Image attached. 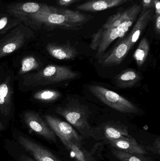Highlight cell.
Segmentation results:
<instances>
[{"instance_id": "obj_4", "label": "cell", "mask_w": 160, "mask_h": 161, "mask_svg": "<svg viewBox=\"0 0 160 161\" xmlns=\"http://www.w3.org/2000/svg\"><path fill=\"white\" fill-rule=\"evenodd\" d=\"M78 75V73L67 66L49 65L28 76L26 80L30 85H48L75 79Z\"/></svg>"}, {"instance_id": "obj_15", "label": "cell", "mask_w": 160, "mask_h": 161, "mask_svg": "<svg viewBox=\"0 0 160 161\" xmlns=\"http://www.w3.org/2000/svg\"><path fill=\"white\" fill-rule=\"evenodd\" d=\"M46 49L51 56L59 60H73L78 55L77 49L70 44H49Z\"/></svg>"}, {"instance_id": "obj_27", "label": "cell", "mask_w": 160, "mask_h": 161, "mask_svg": "<svg viewBox=\"0 0 160 161\" xmlns=\"http://www.w3.org/2000/svg\"><path fill=\"white\" fill-rule=\"evenodd\" d=\"M58 4L60 5L67 6L73 3L78 0H57Z\"/></svg>"}, {"instance_id": "obj_23", "label": "cell", "mask_w": 160, "mask_h": 161, "mask_svg": "<svg viewBox=\"0 0 160 161\" xmlns=\"http://www.w3.org/2000/svg\"><path fill=\"white\" fill-rule=\"evenodd\" d=\"M39 63L34 57L28 56L23 58L21 61L19 73L21 75L27 73L31 71L38 69Z\"/></svg>"}, {"instance_id": "obj_28", "label": "cell", "mask_w": 160, "mask_h": 161, "mask_svg": "<svg viewBox=\"0 0 160 161\" xmlns=\"http://www.w3.org/2000/svg\"><path fill=\"white\" fill-rule=\"evenodd\" d=\"M154 9L155 11V14L160 15V0H156L154 3Z\"/></svg>"}, {"instance_id": "obj_11", "label": "cell", "mask_w": 160, "mask_h": 161, "mask_svg": "<svg viewBox=\"0 0 160 161\" xmlns=\"http://www.w3.org/2000/svg\"><path fill=\"white\" fill-rule=\"evenodd\" d=\"M27 40V36L19 31H14L0 41V58L20 48Z\"/></svg>"}, {"instance_id": "obj_25", "label": "cell", "mask_w": 160, "mask_h": 161, "mask_svg": "<svg viewBox=\"0 0 160 161\" xmlns=\"http://www.w3.org/2000/svg\"><path fill=\"white\" fill-rule=\"evenodd\" d=\"M155 1L156 0H142V11H145L149 8H154Z\"/></svg>"}, {"instance_id": "obj_22", "label": "cell", "mask_w": 160, "mask_h": 161, "mask_svg": "<svg viewBox=\"0 0 160 161\" xmlns=\"http://www.w3.org/2000/svg\"><path fill=\"white\" fill-rule=\"evenodd\" d=\"M58 91L53 90H44L39 91L34 94V98L39 101L52 102L55 101L61 97Z\"/></svg>"}, {"instance_id": "obj_12", "label": "cell", "mask_w": 160, "mask_h": 161, "mask_svg": "<svg viewBox=\"0 0 160 161\" xmlns=\"http://www.w3.org/2000/svg\"><path fill=\"white\" fill-rule=\"evenodd\" d=\"M110 144L112 147L132 154L145 155L147 154L145 147L137 143L134 138L131 136L122 137L117 140L104 141Z\"/></svg>"}, {"instance_id": "obj_19", "label": "cell", "mask_w": 160, "mask_h": 161, "mask_svg": "<svg viewBox=\"0 0 160 161\" xmlns=\"http://www.w3.org/2000/svg\"><path fill=\"white\" fill-rule=\"evenodd\" d=\"M63 144L70 152L71 156L77 161H96L92 154L82 147H80L65 139H60Z\"/></svg>"}, {"instance_id": "obj_13", "label": "cell", "mask_w": 160, "mask_h": 161, "mask_svg": "<svg viewBox=\"0 0 160 161\" xmlns=\"http://www.w3.org/2000/svg\"><path fill=\"white\" fill-rule=\"evenodd\" d=\"M130 0H90L76 7L79 11L96 12L106 10L127 3Z\"/></svg>"}, {"instance_id": "obj_16", "label": "cell", "mask_w": 160, "mask_h": 161, "mask_svg": "<svg viewBox=\"0 0 160 161\" xmlns=\"http://www.w3.org/2000/svg\"><path fill=\"white\" fill-rule=\"evenodd\" d=\"M12 89L9 78L0 85V113L8 116L12 109Z\"/></svg>"}, {"instance_id": "obj_5", "label": "cell", "mask_w": 160, "mask_h": 161, "mask_svg": "<svg viewBox=\"0 0 160 161\" xmlns=\"http://www.w3.org/2000/svg\"><path fill=\"white\" fill-rule=\"evenodd\" d=\"M89 90L102 103L117 111L126 114L139 113V109L134 104L116 92L99 85H91Z\"/></svg>"}, {"instance_id": "obj_20", "label": "cell", "mask_w": 160, "mask_h": 161, "mask_svg": "<svg viewBox=\"0 0 160 161\" xmlns=\"http://www.w3.org/2000/svg\"><path fill=\"white\" fill-rule=\"evenodd\" d=\"M150 51L149 41L146 37L143 38L135 50L133 57L137 66L142 67L146 60Z\"/></svg>"}, {"instance_id": "obj_1", "label": "cell", "mask_w": 160, "mask_h": 161, "mask_svg": "<svg viewBox=\"0 0 160 161\" xmlns=\"http://www.w3.org/2000/svg\"><path fill=\"white\" fill-rule=\"evenodd\" d=\"M37 24L67 30L81 28L93 16L78 10L60 8L42 4L37 12L27 17Z\"/></svg>"}, {"instance_id": "obj_18", "label": "cell", "mask_w": 160, "mask_h": 161, "mask_svg": "<svg viewBox=\"0 0 160 161\" xmlns=\"http://www.w3.org/2000/svg\"><path fill=\"white\" fill-rule=\"evenodd\" d=\"M41 4L33 2L21 3L11 5L8 8V12L20 18H26L30 15L37 12Z\"/></svg>"}, {"instance_id": "obj_9", "label": "cell", "mask_w": 160, "mask_h": 161, "mask_svg": "<svg viewBox=\"0 0 160 161\" xmlns=\"http://www.w3.org/2000/svg\"><path fill=\"white\" fill-rule=\"evenodd\" d=\"M130 44L127 37L121 41L111 52L99 58L100 64L104 67L116 66L122 63L130 51Z\"/></svg>"}, {"instance_id": "obj_17", "label": "cell", "mask_w": 160, "mask_h": 161, "mask_svg": "<svg viewBox=\"0 0 160 161\" xmlns=\"http://www.w3.org/2000/svg\"><path fill=\"white\" fill-rule=\"evenodd\" d=\"M141 79V76L138 71L132 69L122 71L115 78L116 85L122 89H127L133 87Z\"/></svg>"}, {"instance_id": "obj_10", "label": "cell", "mask_w": 160, "mask_h": 161, "mask_svg": "<svg viewBox=\"0 0 160 161\" xmlns=\"http://www.w3.org/2000/svg\"><path fill=\"white\" fill-rule=\"evenodd\" d=\"M18 141L20 145L34 157L35 160L61 161L50 151L29 138L19 136Z\"/></svg>"}, {"instance_id": "obj_24", "label": "cell", "mask_w": 160, "mask_h": 161, "mask_svg": "<svg viewBox=\"0 0 160 161\" xmlns=\"http://www.w3.org/2000/svg\"><path fill=\"white\" fill-rule=\"evenodd\" d=\"M154 20V28L155 33L158 36H159L160 34V15L154 14L153 16Z\"/></svg>"}, {"instance_id": "obj_8", "label": "cell", "mask_w": 160, "mask_h": 161, "mask_svg": "<svg viewBox=\"0 0 160 161\" xmlns=\"http://www.w3.org/2000/svg\"><path fill=\"white\" fill-rule=\"evenodd\" d=\"M23 118L25 124L31 131L49 142H56V135L38 114L34 112H26Z\"/></svg>"}, {"instance_id": "obj_7", "label": "cell", "mask_w": 160, "mask_h": 161, "mask_svg": "<svg viewBox=\"0 0 160 161\" xmlns=\"http://www.w3.org/2000/svg\"><path fill=\"white\" fill-rule=\"evenodd\" d=\"M129 137L128 127L120 122H110L103 123L99 126L93 128L91 137L97 141L117 140L123 137Z\"/></svg>"}, {"instance_id": "obj_31", "label": "cell", "mask_w": 160, "mask_h": 161, "mask_svg": "<svg viewBox=\"0 0 160 161\" xmlns=\"http://www.w3.org/2000/svg\"><path fill=\"white\" fill-rule=\"evenodd\" d=\"M75 161H77L75 160Z\"/></svg>"}, {"instance_id": "obj_30", "label": "cell", "mask_w": 160, "mask_h": 161, "mask_svg": "<svg viewBox=\"0 0 160 161\" xmlns=\"http://www.w3.org/2000/svg\"><path fill=\"white\" fill-rule=\"evenodd\" d=\"M4 129L3 125V124L0 122V130H3Z\"/></svg>"}, {"instance_id": "obj_26", "label": "cell", "mask_w": 160, "mask_h": 161, "mask_svg": "<svg viewBox=\"0 0 160 161\" xmlns=\"http://www.w3.org/2000/svg\"><path fill=\"white\" fill-rule=\"evenodd\" d=\"M9 19L7 17H2L0 19V31L3 30L6 28H8L9 24Z\"/></svg>"}, {"instance_id": "obj_29", "label": "cell", "mask_w": 160, "mask_h": 161, "mask_svg": "<svg viewBox=\"0 0 160 161\" xmlns=\"http://www.w3.org/2000/svg\"><path fill=\"white\" fill-rule=\"evenodd\" d=\"M20 161H36L31 158H29L28 156L25 155H22L20 157Z\"/></svg>"}, {"instance_id": "obj_6", "label": "cell", "mask_w": 160, "mask_h": 161, "mask_svg": "<svg viewBox=\"0 0 160 161\" xmlns=\"http://www.w3.org/2000/svg\"><path fill=\"white\" fill-rule=\"evenodd\" d=\"M44 118L48 125L60 140L65 139L80 147H82L83 137L70 124L50 115H45Z\"/></svg>"}, {"instance_id": "obj_2", "label": "cell", "mask_w": 160, "mask_h": 161, "mask_svg": "<svg viewBox=\"0 0 160 161\" xmlns=\"http://www.w3.org/2000/svg\"><path fill=\"white\" fill-rule=\"evenodd\" d=\"M140 12H136L115 28L105 30L100 28L92 36L90 47L92 50L97 51L96 58H100L115 40L125 36L135 22Z\"/></svg>"}, {"instance_id": "obj_14", "label": "cell", "mask_w": 160, "mask_h": 161, "mask_svg": "<svg viewBox=\"0 0 160 161\" xmlns=\"http://www.w3.org/2000/svg\"><path fill=\"white\" fill-rule=\"evenodd\" d=\"M154 10V8H151L142 11L141 16L134 25L129 35L127 36L129 41L131 49L139 40L140 36L153 18Z\"/></svg>"}, {"instance_id": "obj_21", "label": "cell", "mask_w": 160, "mask_h": 161, "mask_svg": "<svg viewBox=\"0 0 160 161\" xmlns=\"http://www.w3.org/2000/svg\"><path fill=\"white\" fill-rule=\"evenodd\" d=\"M113 155L119 161H154L150 158L145 155L132 154L112 147Z\"/></svg>"}, {"instance_id": "obj_3", "label": "cell", "mask_w": 160, "mask_h": 161, "mask_svg": "<svg viewBox=\"0 0 160 161\" xmlns=\"http://www.w3.org/2000/svg\"><path fill=\"white\" fill-rule=\"evenodd\" d=\"M55 111L63 116L83 137H91L93 128L88 121L90 114L87 107L78 101H72L65 107H58Z\"/></svg>"}]
</instances>
